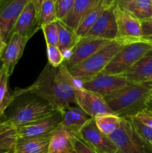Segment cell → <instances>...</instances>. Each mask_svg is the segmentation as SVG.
I'll return each instance as SVG.
<instances>
[{
  "mask_svg": "<svg viewBox=\"0 0 152 153\" xmlns=\"http://www.w3.org/2000/svg\"><path fill=\"white\" fill-rule=\"evenodd\" d=\"M78 88L80 82L74 79L63 63L57 68L48 64L31 86L16 91L13 95L16 97L30 92L61 112L66 108L77 105L75 95Z\"/></svg>",
  "mask_w": 152,
  "mask_h": 153,
  "instance_id": "obj_1",
  "label": "cell"
},
{
  "mask_svg": "<svg viewBox=\"0 0 152 153\" xmlns=\"http://www.w3.org/2000/svg\"><path fill=\"white\" fill-rule=\"evenodd\" d=\"M152 94V82H130L104 97L113 113L121 118L132 117L145 108Z\"/></svg>",
  "mask_w": 152,
  "mask_h": 153,
  "instance_id": "obj_2",
  "label": "cell"
},
{
  "mask_svg": "<svg viewBox=\"0 0 152 153\" xmlns=\"http://www.w3.org/2000/svg\"><path fill=\"white\" fill-rule=\"evenodd\" d=\"M125 45L120 40H114L84 61L69 69V71L74 79L80 83L89 80L101 73L112 58Z\"/></svg>",
  "mask_w": 152,
  "mask_h": 153,
  "instance_id": "obj_3",
  "label": "cell"
},
{
  "mask_svg": "<svg viewBox=\"0 0 152 153\" xmlns=\"http://www.w3.org/2000/svg\"><path fill=\"white\" fill-rule=\"evenodd\" d=\"M55 111H57L42 99H28L19 102L9 116L2 118L18 128L46 117Z\"/></svg>",
  "mask_w": 152,
  "mask_h": 153,
  "instance_id": "obj_4",
  "label": "cell"
},
{
  "mask_svg": "<svg viewBox=\"0 0 152 153\" xmlns=\"http://www.w3.org/2000/svg\"><path fill=\"white\" fill-rule=\"evenodd\" d=\"M151 50H152V43L145 40L125 45L115 55L101 73L125 76L142 57Z\"/></svg>",
  "mask_w": 152,
  "mask_h": 153,
  "instance_id": "obj_5",
  "label": "cell"
},
{
  "mask_svg": "<svg viewBox=\"0 0 152 153\" xmlns=\"http://www.w3.org/2000/svg\"><path fill=\"white\" fill-rule=\"evenodd\" d=\"M108 137L117 148L116 153H152V146L139 135L130 118H122L120 126Z\"/></svg>",
  "mask_w": 152,
  "mask_h": 153,
  "instance_id": "obj_6",
  "label": "cell"
},
{
  "mask_svg": "<svg viewBox=\"0 0 152 153\" xmlns=\"http://www.w3.org/2000/svg\"><path fill=\"white\" fill-rule=\"evenodd\" d=\"M113 11L118 28L116 40H120L125 45L143 40L140 19L116 4Z\"/></svg>",
  "mask_w": 152,
  "mask_h": 153,
  "instance_id": "obj_7",
  "label": "cell"
},
{
  "mask_svg": "<svg viewBox=\"0 0 152 153\" xmlns=\"http://www.w3.org/2000/svg\"><path fill=\"white\" fill-rule=\"evenodd\" d=\"M113 40L97 37H82L77 41L63 64L68 69L84 61Z\"/></svg>",
  "mask_w": 152,
  "mask_h": 153,
  "instance_id": "obj_8",
  "label": "cell"
},
{
  "mask_svg": "<svg viewBox=\"0 0 152 153\" xmlns=\"http://www.w3.org/2000/svg\"><path fill=\"white\" fill-rule=\"evenodd\" d=\"M75 96L77 105L90 118L95 119L103 115L115 114L104 97L96 93L78 88L75 90Z\"/></svg>",
  "mask_w": 152,
  "mask_h": 153,
  "instance_id": "obj_9",
  "label": "cell"
},
{
  "mask_svg": "<svg viewBox=\"0 0 152 153\" xmlns=\"http://www.w3.org/2000/svg\"><path fill=\"white\" fill-rule=\"evenodd\" d=\"M31 0H0V31L7 43L19 15Z\"/></svg>",
  "mask_w": 152,
  "mask_h": 153,
  "instance_id": "obj_10",
  "label": "cell"
},
{
  "mask_svg": "<svg viewBox=\"0 0 152 153\" xmlns=\"http://www.w3.org/2000/svg\"><path fill=\"white\" fill-rule=\"evenodd\" d=\"M129 83L124 76H116L100 73L89 80L80 83V88L96 93L104 97L105 96L126 86Z\"/></svg>",
  "mask_w": 152,
  "mask_h": 153,
  "instance_id": "obj_11",
  "label": "cell"
},
{
  "mask_svg": "<svg viewBox=\"0 0 152 153\" xmlns=\"http://www.w3.org/2000/svg\"><path fill=\"white\" fill-rule=\"evenodd\" d=\"M79 136L98 153H116L117 148L108 136L98 128L90 118L79 131Z\"/></svg>",
  "mask_w": 152,
  "mask_h": 153,
  "instance_id": "obj_12",
  "label": "cell"
},
{
  "mask_svg": "<svg viewBox=\"0 0 152 153\" xmlns=\"http://www.w3.org/2000/svg\"><path fill=\"white\" fill-rule=\"evenodd\" d=\"M29 38L18 34H13L0 54L3 67L10 77L21 57Z\"/></svg>",
  "mask_w": 152,
  "mask_h": 153,
  "instance_id": "obj_13",
  "label": "cell"
},
{
  "mask_svg": "<svg viewBox=\"0 0 152 153\" xmlns=\"http://www.w3.org/2000/svg\"><path fill=\"white\" fill-rule=\"evenodd\" d=\"M115 4L104 10L83 37H97L110 40L117 39L118 28L113 11Z\"/></svg>",
  "mask_w": 152,
  "mask_h": 153,
  "instance_id": "obj_14",
  "label": "cell"
},
{
  "mask_svg": "<svg viewBox=\"0 0 152 153\" xmlns=\"http://www.w3.org/2000/svg\"><path fill=\"white\" fill-rule=\"evenodd\" d=\"M61 122V113L55 111L46 117L18 128L20 137H37L50 135Z\"/></svg>",
  "mask_w": 152,
  "mask_h": 153,
  "instance_id": "obj_15",
  "label": "cell"
},
{
  "mask_svg": "<svg viewBox=\"0 0 152 153\" xmlns=\"http://www.w3.org/2000/svg\"><path fill=\"white\" fill-rule=\"evenodd\" d=\"M39 29H40V25L38 15L35 7L30 1L18 17L12 29L11 35L18 34L30 39Z\"/></svg>",
  "mask_w": 152,
  "mask_h": 153,
  "instance_id": "obj_16",
  "label": "cell"
},
{
  "mask_svg": "<svg viewBox=\"0 0 152 153\" xmlns=\"http://www.w3.org/2000/svg\"><path fill=\"white\" fill-rule=\"evenodd\" d=\"M75 135L77 134L59 124L51 133L47 153H69L74 151Z\"/></svg>",
  "mask_w": 152,
  "mask_h": 153,
  "instance_id": "obj_17",
  "label": "cell"
},
{
  "mask_svg": "<svg viewBox=\"0 0 152 153\" xmlns=\"http://www.w3.org/2000/svg\"><path fill=\"white\" fill-rule=\"evenodd\" d=\"M115 0H96L75 31L77 40L85 37L95 21L105 10L115 4Z\"/></svg>",
  "mask_w": 152,
  "mask_h": 153,
  "instance_id": "obj_18",
  "label": "cell"
},
{
  "mask_svg": "<svg viewBox=\"0 0 152 153\" xmlns=\"http://www.w3.org/2000/svg\"><path fill=\"white\" fill-rule=\"evenodd\" d=\"M61 123L74 134H79L80 128L88 122L90 117L79 106H69L61 111Z\"/></svg>",
  "mask_w": 152,
  "mask_h": 153,
  "instance_id": "obj_19",
  "label": "cell"
},
{
  "mask_svg": "<svg viewBox=\"0 0 152 153\" xmlns=\"http://www.w3.org/2000/svg\"><path fill=\"white\" fill-rule=\"evenodd\" d=\"M152 75V50L142 57L128 72L125 77L130 82H144Z\"/></svg>",
  "mask_w": 152,
  "mask_h": 153,
  "instance_id": "obj_20",
  "label": "cell"
},
{
  "mask_svg": "<svg viewBox=\"0 0 152 153\" xmlns=\"http://www.w3.org/2000/svg\"><path fill=\"white\" fill-rule=\"evenodd\" d=\"M50 135L37 137H18L14 153H47Z\"/></svg>",
  "mask_w": 152,
  "mask_h": 153,
  "instance_id": "obj_21",
  "label": "cell"
},
{
  "mask_svg": "<svg viewBox=\"0 0 152 153\" xmlns=\"http://www.w3.org/2000/svg\"><path fill=\"white\" fill-rule=\"evenodd\" d=\"M96 0H75L72 9L62 22L75 33L79 25Z\"/></svg>",
  "mask_w": 152,
  "mask_h": 153,
  "instance_id": "obj_22",
  "label": "cell"
},
{
  "mask_svg": "<svg viewBox=\"0 0 152 153\" xmlns=\"http://www.w3.org/2000/svg\"><path fill=\"white\" fill-rule=\"evenodd\" d=\"M57 23H58V32H59L58 47L59 48L66 59L68 58L72 49L77 43V37L75 33L69 27H67L63 22L58 20Z\"/></svg>",
  "mask_w": 152,
  "mask_h": 153,
  "instance_id": "obj_23",
  "label": "cell"
},
{
  "mask_svg": "<svg viewBox=\"0 0 152 153\" xmlns=\"http://www.w3.org/2000/svg\"><path fill=\"white\" fill-rule=\"evenodd\" d=\"M116 4L140 20L152 17V4L151 0H131Z\"/></svg>",
  "mask_w": 152,
  "mask_h": 153,
  "instance_id": "obj_24",
  "label": "cell"
},
{
  "mask_svg": "<svg viewBox=\"0 0 152 153\" xmlns=\"http://www.w3.org/2000/svg\"><path fill=\"white\" fill-rule=\"evenodd\" d=\"M18 137V128L0 117V149L13 151Z\"/></svg>",
  "mask_w": 152,
  "mask_h": 153,
  "instance_id": "obj_25",
  "label": "cell"
},
{
  "mask_svg": "<svg viewBox=\"0 0 152 153\" xmlns=\"http://www.w3.org/2000/svg\"><path fill=\"white\" fill-rule=\"evenodd\" d=\"M8 78L6 70L2 66L0 70V117L4 116L5 111L15 99L13 94H10L8 91Z\"/></svg>",
  "mask_w": 152,
  "mask_h": 153,
  "instance_id": "obj_26",
  "label": "cell"
},
{
  "mask_svg": "<svg viewBox=\"0 0 152 153\" xmlns=\"http://www.w3.org/2000/svg\"><path fill=\"white\" fill-rule=\"evenodd\" d=\"M95 123L98 129L104 134L110 136L120 126L122 118L116 114H106L94 119Z\"/></svg>",
  "mask_w": 152,
  "mask_h": 153,
  "instance_id": "obj_27",
  "label": "cell"
},
{
  "mask_svg": "<svg viewBox=\"0 0 152 153\" xmlns=\"http://www.w3.org/2000/svg\"><path fill=\"white\" fill-rule=\"evenodd\" d=\"M58 20L56 14V7H55V1H46L43 3L39 13V23L40 28L41 25L45 24L50 23Z\"/></svg>",
  "mask_w": 152,
  "mask_h": 153,
  "instance_id": "obj_28",
  "label": "cell"
},
{
  "mask_svg": "<svg viewBox=\"0 0 152 153\" xmlns=\"http://www.w3.org/2000/svg\"><path fill=\"white\" fill-rule=\"evenodd\" d=\"M57 21L41 25L40 29H42L43 34H44L46 44L53 45V46H58V34H59V32H58Z\"/></svg>",
  "mask_w": 152,
  "mask_h": 153,
  "instance_id": "obj_29",
  "label": "cell"
},
{
  "mask_svg": "<svg viewBox=\"0 0 152 153\" xmlns=\"http://www.w3.org/2000/svg\"><path fill=\"white\" fill-rule=\"evenodd\" d=\"M46 50H47L48 64H50L52 67L57 68L64 62L65 58L58 46L46 44Z\"/></svg>",
  "mask_w": 152,
  "mask_h": 153,
  "instance_id": "obj_30",
  "label": "cell"
},
{
  "mask_svg": "<svg viewBox=\"0 0 152 153\" xmlns=\"http://www.w3.org/2000/svg\"><path fill=\"white\" fill-rule=\"evenodd\" d=\"M75 0H56L55 7L58 20L63 21L72 9Z\"/></svg>",
  "mask_w": 152,
  "mask_h": 153,
  "instance_id": "obj_31",
  "label": "cell"
},
{
  "mask_svg": "<svg viewBox=\"0 0 152 153\" xmlns=\"http://www.w3.org/2000/svg\"><path fill=\"white\" fill-rule=\"evenodd\" d=\"M130 120H131V123L137 132L143 140H145L148 143L152 141V128L145 125L144 123L135 118L130 117Z\"/></svg>",
  "mask_w": 152,
  "mask_h": 153,
  "instance_id": "obj_32",
  "label": "cell"
},
{
  "mask_svg": "<svg viewBox=\"0 0 152 153\" xmlns=\"http://www.w3.org/2000/svg\"><path fill=\"white\" fill-rule=\"evenodd\" d=\"M74 149L77 153H98L92 149L88 143H86L79 134L74 136L73 139Z\"/></svg>",
  "mask_w": 152,
  "mask_h": 153,
  "instance_id": "obj_33",
  "label": "cell"
},
{
  "mask_svg": "<svg viewBox=\"0 0 152 153\" xmlns=\"http://www.w3.org/2000/svg\"><path fill=\"white\" fill-rule=\"evenodd\" d=\"M142 34L143 40L152 43V17L141 20Z\"/></svg>",
  "mask_w": 152,
  "mask_h": 153,
  "instance_id": "obj_34",
  "label": "cell"
},
{
  "mask_svg": "<svg viewBox=\"0 0 152 153\" xmlns=\"http://www.w3.org/2000/svg\"><path fill=\"white\" fill-rule=\"evenodd\" d=\"M132 118H135V119L138 120L140 122L144 123L145 125L152 128V112L148 109H143L142 111L139 112L135 116L132 117Z\"/></svg>",
  "mask_w": 152,
  "mask_h": 153,
  "instance_id": "obj_35",
  "label": "cell"
},
{
  "mask_svg": "<svg viewBox=\"0 0 152 153\" xmlns=\"http://www.w3.org/2000/svg\"><path fill=\"white\" fill-rule=\"evenodd\" d=\"M46 1V0H31V1H30L31 3H32L34 7H35L36 11H37V15H38V17H39V13H40V8H41L42 4H43V3Z\"/></svg>",
  "mask_w": 152,
  "mask_h": 153,
  "instance_id": "obj_36",
  "label": "cell"
},
{
  "mask_svg": "<svg viewBox=\"0 0 152 153\" xmlns=\"http://www.w3.org/2000/svg\"><path fill=\"white\" fill-rule=\"evenodd\" d=\"M145 108L152 112V94H151V96L149 97V98L148 99L147 102H146Z\"/></svg>",
  "mask_w": 152,
  "mask_h": 153,
  "instance_id": "obj_37",
  "label": "cell"
},
{
  "mask_svg": "<svg viewBox=\"0 0 152 153\" xmlns=\"http://www.w3.org/2000/svg\"><path fill=\"white\" fill-rule=\"evenodd\" d=\"M6 43L4 41V40H3V37H2V35H1V31H0V54H1V51H2V49H4V46H5Z\"/></svg>",
  "mask_w": 152,
  "mask_h": 153,
  "instance_id": "obj_38",
  "label": "cell"
},
{
  "mask_svg": "<svg viewBox=\"0 0 152 153\" xmlns=\"http://www.w3.org/2000/svg\"><path fill=\"white\" fill-rule=\"evenodd\" d=\"M0 153H14L12 150H7V149H0Z\"/></svg>",
  "mask_w": 152,
  "mask_h": 153,
  "instance_id": "obj_39",
  "label": "cell"
},
{
  "mask_svg": "<svg viewBox=\"0 0 152 153\" xmlns=\"http://www.w3.org/2000/svg\"><path fill=\"white\" fill-rule=\"evenodd\" d=\"M131 1V0H115V2H116V4H120V3L126 2V1Z\"/></svg>",
  "mask_w": 152,
  "mask_h": 153,
  "instance_id": "obj_40",
  "label": "cell"
},
{
  "mask_svg": "<svg viewBox=\"0 0 152 153\" xmlns=\"http://www.w3.org/2000/svg\"><path fill=\"white\" fill-rule=\"evenodd\" d=\"M144 82H152V75L150 76V77L148 78V79H146Z\"/></svg>",
  "mask_w": 152,
  "mask_h": 153,
  "instance_id": "obj_41",
  "label": "cell"
},
{
  "mask_svg": "<svg viewBox=\"0 0 152 153\" xmlns=\"http://www.w3.org/2000/svg\"><path fill=\"white\" fill-rule=\"evenodd\" d=\"M2 62H1V58H0V70H1V69L2 68Z\"/></svg>",
  "mask_w": 152,
  "mask_h": 153,
  "instance_id": "obj_42",
  "label": "cell"
},
{
  "mask_svg": "<svg viewBox=\"0 0 152 153\" xmlns=\"http://www.w3.org/2000/svg\"><path fill=\"white\" fill-rule=\"evenodd\" d=\"M69 153H77V152H76L74 149V151H72V152H69Z\"/></svg>",
  "mask_w": 152,
  "mask_h": 153,
  "instance_id": "obj_43",
  "label": "cell"
},
{
  "mask_svg": "<svg viewBox=\"0 0 152 153\" xmlns=\"http://www.w3.org/2000/svg\"><path fill=\"white\" fill-rule=\"evenodd\" d=\"M149 143H150V145H151V146H152V141L149 142Z\"/></svg>",
  "mask_w": 152,
  "mask_h": 153,
  "instance_id": "obj_44",
  "label": "cell"
},
{
  "mask_svg": "<svg viewBox=\"0 0 152 153\" xmlns=\"http://www.w3.org/2000/svg\"><path fill=\"white\" fill-rule=\"evenodd\" d=\"M151 4H152V0H151Z\"/></svg>",
  "mask_w": 152,
  "mask_h": 153,
  "instance_id": "obj_45",
  "label": "cell"
}]
</instances>
